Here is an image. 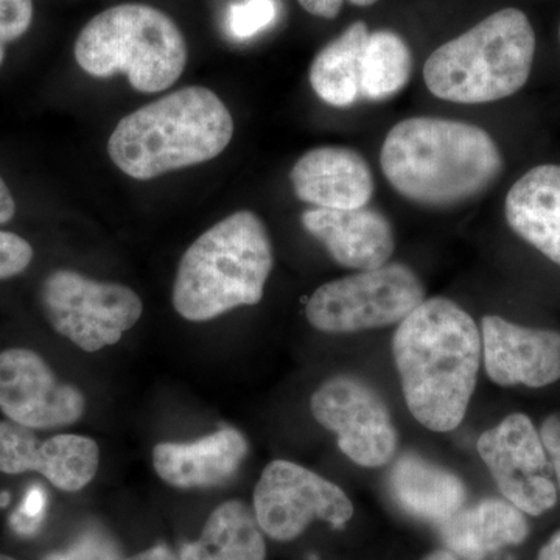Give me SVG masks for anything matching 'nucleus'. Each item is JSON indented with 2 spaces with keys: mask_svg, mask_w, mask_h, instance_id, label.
I'll use <instances>...</instances> for the list:
<instances>
[{
  "mask_svg": "<svg viewBox=\"0 0 560 560\" xmlns=\"http://www.w3.org/2000/svg\"><path fill=\"white\" fill-rule=\"evenodd\" d=\"M393 357L412 418L447 433L466 418L482 345L474 318L445 298L425 300L397 327Z\"/></svg>",
  "mask_w": 560,
  "mask_h": 560,
  "instance_id": "f257e3e1",
  "label": "nucleus"
},
{
  "mask_svg": "<svg viewBox=\"0 0 560 560\" xmlns=\"http://www.w3.org/2000/svg\"><path fill=\"white\" fill-rule=\"evenodd\" d=\"M383 175L401 197L423 208H455L500 178L503 154L488 131L466 121L411 117L390 128Z\"/></svg>",
  "mask_w": 560,
  "mask_h": 560,
  "instance_id": "f03ea898",
  "label": "nucleus"
},
{
  "mask_svg": "<svg viewBox=\"0 0 560 560\" xmlns=\"http://www.w3.org/2000/svg\"><path fill=\"white\" fill-rule=\"evenodd\" d=\"M234 136L226 105L208 88L190 86L128 114L110 135V161L149 180L223 153Z\"/></svg>",
  "mask_w": 560,
  "mask_h": 560,
  "instance_id": "7ed1b4c3",
  "label": "nucleus"
},
{
  "mask_svg": "<svg viewBox=\"0 0 560 560\" xmlns=\"http://www.w3.org/2000/svg\"><path fill=\"white\" fill-rule=\"evenodd\" d=\"M275 254L264 221L241 210L200 235L180 259L173 305L194 323L259 304Z\"/></svg>",
  "mask_w": 560,
  "mask_h": 560,
  "instance_id": "20e7f679",
  "label": "nucleus"
},
{
  "mask_svg": "<svg viewBox=\"0 0 560 560\" xmlns=\"http://www.w3.org/2000/svg\"><path fill=\"white\" fill-rule=\"evenodd\" d=\"M536 33L518 9L495 11L430 55L423 80L434 97L463 105L503 101L525 86Z\"/></svg>",
  "mask_w": 560,
  "mask_h": 560,
  "instance_id": "39448f33",
  "label": "nucleus"
},
{
  "mask_svg": "<svg viewBox=\"0 0 560 560\" xmlns=\"http://www.w3.org/2000/svg\"><path fill=\"white\" fill-rule=\"evenodd\" d=\"M80 68L95 79L124 73L136 91L156 94L183 75L187 44L161 10L121 3L88 22L75 43Z\"/></svg>",
  "mask_w": 560,
  "mask_h": 560,
  "instance_id": "423d86ee",
  "label": "nucleus"
},
{
  "mask_svg": "<svg viewBox=\"0 0 560 560\" xmlns=\"http://www.w3.org/2000/svg\"><path fill=\"white\" fill-rule=\"evenodd\" d=\"M425 301V287L404 264H386L320 285L305 316L324 334H355L400 324Z\"/></svg>",
  "mask_w": 560,
  "mask_h": 560,
  "instance_id": "0eeeda50",
  "label": "nucleus"
},
{
  "mask_svg": "<svg viewBox=\"0 0 560 560\" xmlns=\"http://www.w3.org/2000/svg\"><path fill=\"white\" fill-rule=\"evenodd\" d=\"M40 302L54 330L84 352L117 345L143 313L142 301L128 287L70 270L44 280Z\"/></svg>",
  "mask_w": 560,
  "mask_h": 560,
  "instance_id": "6e6552de",
  "label": "nucleus"
},
{
  "mask_svg": "<svg viewBox=\"0 0 560 560\" xmlns=\"http://www.w3.org/2000/svg\"><path fill=\"white\" fill-rule=\"evenodd\" d=\"M254 514L272 540L291 541L315 521L342 528L352 518L353 504L335 482L300 464L276 459L261 471L254 490Z\"/></svg>",
  "mask_w": 560,
  "mask_h": 560,
  "instance_id": "1a4fd4ad",
  "label": "nucleus"
},
{
  "mask_svg": "<svg viewBox=\"0 0 560 560\" xmlns=\"http://www.w3.org/2000/svg\"><path fill=\"white\" fill-rule=\"evenodd\" d=\"M311 411L357 466L374 469L396 456L399 434L388 405L370 383L353 375H335L313 393Z\"/></svg>",
  "mask_w": 560,
  "mask_h": 560,
  "instance_id": "9d476101",
  "label": "nucleus"
},
{
  "mask_svg": "<svg viewBox=\"0 0 560 560\" xmlns=\"http://www.w3.org/2000/svg\"><path fill=\"white\" fill-rule=\"evenodd\" d=\"M501 495L523 514L539 517L558 503L550 459L539 431L523 412H512L481 434L477 444Z\"/></svg>",
  "mask_w": 560,
  "mask_h": 560,
  "instance_id": "9b49d317",
  "label": "nucleus"
},
{
  "mask_svg": "<svg viewBox=\"0 0 560 560\" xmlns=\"http://www.w3.org/2000/svg\"><path fill=\"white\" fill-rule=\"evenodd\" d=\"M0 411L27 429H62L83 418L86 397L61 382L38 353L7 349L0 352Z\"/></svg>",
  "mask_w": 560,
  "mask_h": 560,
  "instance_id": "f8f14e48",
  "label": "nucleus"
},
{
  "mask_svg": "<svg viewBox=\"0 0 560 560\" xmlns=\"http://www.w3.org/2000/svg\"><path fill=\"white\" fill-rule=\"evenodd\" d=\"M101 466L97 442L81 434H55L39 440L35 430L11 420L0 422V471L9 475L36 471L55 488L79 492Z\"/></svg>",
  "mask_w": 560,
  "mask_h": 560,
  "instance_id": "ddd939ff",
  "label": "nucleus"
},
{
  "mask_svg": "<svg viewBox=\"0 0 560 560\" xmlns=\"http://www.w3.org/2000/svg\"><path fill=\"white\" fill-rule=\"evenodd\" d=\"M481 345L486 374L495 385L545 388L560 381V331L488 315L481 319Z\"/></svg>",
  "mask_w": 560,
  "mask_h": 560,
  "instance_id": "4468645a",
  "label": "nucleus"
},
{
  "mask_svg": "<svg viewBox=\"0 0 560 560\" xmlns=\"http://www.w3.org/2000/svg\"><path fill=\"white\" fill-rule=\"evenodd\" d=\"M302 226L323 243L331 259L349 270L366 271L388 264L396 237L381 210L368 208L337 210L308 209Z\"/></svg>",
  "mask_w": 560,
  "mask_h": 560,
  "instance_id": "2eb2a0df",
  "label": "nucleus"
},
{
  "mask_svg": "<svg viewBox=\"0 0 560 560\" xmlns=\"http://www.w3.org/2000/svg\"><path fill=\"white\" fill-rule=\"evenodd\" d=\"M298 200L320 209H359L374 195L368 161L346 147H318L302 154L290 172Z\"/></svg>",
  "mask_w": 560,
  "mask_h": 560,
  "instance_id": "dca6fc26",
  "label": "nucleus"
},
{
  "mask_svg": "<svg viewBox=\"0 0 560 560\" xmlns=\"http://www.w3.org/2000/svg\"><path fill=\"white\" fill-rule=\"evenodd\" d=\"M248 452L241 431L220 429L194 442H161L153 448V467L173 488H215L235 477Z\"/></svg>",
  "mask_w": 560,
  "mask_h": 560,
  "instance_id": "f3484780",
  "label": "nucleus"
},
{
  "mask_svg": "<svg viewBox=\"0 0 560 560\" xmlns=\"http://www.w3.org/2000/svg\"><path fill=\"white\" fill-rule=\"evenodd\" d=\"M504 213L518 237L560 267V165L526 172L508 191Z\"/></svg>",
  "mask_w": 560,
  "mask_h": 560,
  "instance_id": "a211bd4d",
  "label": "nucleus"
},
{
  "mask_svg": "<svg viewBox=\"0 0 560 560\" xmlns=\"http://www.w3.org/2000/svg\"><path fill=\"white\" fill-rule=\"evenodd\" d=\"M447 550L463 560H488L529 534L528 521L508 500L486 499L463 508L440 525Z\"/></svg>",
  "mask_w": 560,
  "mask_h": 560,
  "instance_id": "6ab92c4d",
  "label": "nucleus"
},
{
  "mask_svg": "<svg viewBox=\"0 0 560 560\" xmlns=\"http://www.w3.org/2000/svg\"><path fill=\"white\" fill-rule=\"evenodd\" d=\"M390 499L418 521L441 523L466 504L467 489L458 475L415 453H405L390 467Z\"/></svg>",
  "mask_w": 560,
  "mask_h": 560,
  "instance_id": "aec40b11",
  "label": "nucleus"
},
{
  "mask_svg": "<svg viewBox=\"0 0 560 560\" xmlns=\"http://www.w3.org/2000/svg\"><path fill=\"white\" fill-rule=\"evenodd\" d=\"M254 510L241 500L220 504L200 539L186 544L180 560H265L267 545Z\"/></svg>",
  "mask_w": 560,
  "mask_h": 560,
  "instance_id": "412c9836",
  "label": "nucleus"
},
{
  "mask_svg": "<svg viewBox=\"0 0 560 560\" xmlns=\"http://www.w3.org/2000/svg\"><path fill=\"white\" fill-rule=\"evenodd\" d=\"M364 22H355L319 50L311 66V84L320 101L349 108L361 101V60L370 38Z\"/></svg>",
  "mask_w": 560,
  "mask_h": 560,
  "instance_id": "4be33fe9",
  "label": "nucleus"
},
{
  "mask_svg": "<svg viewBox=\"0 0 560 560\" xmlns=\"http://www.w3.org/2000/svg\"><path fill=\"white\" fill-rule=\"evenodd\" d=\"M411 75L412 54L405 39L393 31L371 32L361 60V101H389Z\"/></svg>",
  "mask_w": 560,
  "mask_h": 560,
  "instance_id": "5701e85b",
  "label": "nucleus"
},
{
  "mask_svg": "<svg viewBox=\"0 0 560 560\" xmlns=\"http://www.w3.org/2000/svg\"><path fill=\"white\" fill-rule=\"evenodd\" d=\"M278 16L276 0H243L228 13V31L235 39H249L270 27Z\"/></svg>",
  "mask_w": 560,
  "mask_h": 560,
  "instance_id": "b1692460",
  "label": "nucleus"
},
{
  "mask_svg": "<svg viewBox=\"0 0 560 560\" xmlns=\"http://www.w3.org/2000/svg\"><path fill=\"white\" fill-rule=\"evenodd\" d=\"M43 560H121L119 545L101 528H88L66 550L49 552Z\"/></svg>",
  "mask_w": 560,
  "mask_h": 560,
  "instance_id": "393cba45",
  "label": "nucleus"
},
{
  "mask_svg": "<svg viewBox=\"0 0 560 560\" xmlns=\"http://www.w3.org/2000/svg\"><path fill=\"white\" fill-rule=\"evenodd\" d=\"M33 260L31 243L13 232L0 231V280L14 278L27 270Z\"/></svg>",
  "mask_w": 560,
  "mask_h": 560,
  "instance_id": "a878e982",
  "label": "nucleus"
},
{
  "mask_svg": "<svg viewBox=\"0 0 560 560\" xmlns=\"http://www.w3.org/2000/svg\"><path fill=\"white\" fill-rule=\"evenodd\" d=\"M32 20V0H0V44L7 46L21 38L31 27Z\"/></svg>",
  "mask_w": 560,
  "mask_h": 560,
  "instance_id": "bb28decb",
  "label": "nucleus"
},
{
  "mask_svg": "<svg viewBox=\"0 0 560 560\" xmlns=\"http://www.w3.org/2000/svg\"><path fill=\"white\" fill-rule=\"evenodd\" d=\"M44 510H46V495L39 488H33L24 504L11 517V526L22 536H32L39 528Z\"/></svg>",
  "mask_w": 560,
  "mask_h": 560,
  "instance_id": "cd10ccee",
  "label": "nucleus"
},
{
  "mask_svg": "<svg viewBox=\"0 0 560 560\" xmlns=\"http://www.w3.org/2000/svg\"><path fill=\"white\" fill-rule=\"evenodd\" d=\"M539 434L560 490V411L552 412L544 420Z\"/></svg>",
  "mask_w": 560,
  "mask_h": 560,
  "instance_id": "c85d7f7f",
  "label": "nucleus"
},
{
  "mask_svg": "<svg viewBox=\"0 0 560 560\" xmlns=\"http://www.w3.org/2000/svg\"><path fill=\"white\" fill-rule=\"evenodd\" d=\"M298 2L301 3L302 9L313 14V16L323 18V20H335L340 14L342 3L346 0H298ZM348 2L355 7H371L377 3L378 0H348Z\"/></svg>",
  "mask_w": 560,
  "mask_h": 560,
  "instance_id": "c756f323",
  "label": "nucleus"
},
{
  "mask_svg": "<svg viewBox=\"0 0 560 560\" xmlns=\"http://www.w3.org/2000/svg\"><path fill=\"white\" fill-rule=\"evenodd\" d=\"M14 213H16V205H14L13 195H11L5 180L0 176V224L13 220Z\"/></svg>",
  "mask_w": 560,
  "mask_h": 560,
  "instance_id": "7c9ffc66",
  "label": "nucleus"
},
{
  "mask_svg": "<svg viewBox=\"0 0 560 560\" xmlns=\"http://www.w3.org/2000/svg\"><path fill=\"white\" fill-rule=\"evenodd\" d=\"M121 560H180L178 556L175 555L171 550V548L165 547V545H158V547L150 548V550H145L142 552H138V555L131 556V558L121 559Z\"/></svg>",
  "mask_w": 560,
  "mask_h": 560,
  "instance_id": "2f4dec72",
  "label": "nucleus"
},
{
  "mask_svg": "<svg viewBox=\"0 0 560 560\" xmlns=\"http://www.w3.org/2000/svg\"><path fill=\"white\" fill-rule=\"evenodd\" d=\"M537 560H560V530L541 547Z\"/></svg>",
  "mask_w": 560,
  "mask_h": 560,
  "instance_id": "473e14b6",
  "label": "nucleus"
},
{
  "mask_svg": "<svg viewBox=\"0 0 560 560\" xmlns=\"http://www.w3.org/2000/svg\"><path fill=\"white\" fill-rule=\"evenodd\" d=\"M422 560H458V558L448 550H440L430 552V555L425 556Z\"/></svg>",
  "mask_w": 560,
  "mask_h": 560,
  "instance_id": "72a5a7b5",
  "label": "nucleus"
},
{
  "mask_svg": "<svg viewBox=\"0 0 560 560\" xmlns=\"http://www.w3.org/2000/svg\"><path fill=\"white\" fill-rule=\"evenodd\" d=\"M10 501V493L3 492L0 493V508H5Z\"/></svg>",
  "mask_w": 560,
  "mask_h": 560,
  "instance_id": "f704fd0d",
  "label": "nucleus"
},
{
  "mask_svg": "<svg viewBox=\"0 0 560 560\" xmlns=\"http://www.w3.org/2000/svg\"><path fill=\"white\" fill-rule=\"evenodd\" d=\"M3 58H5V46L0 44V65H2Z\"/></svg>",
  "mask_w": 560,
  "mask_h": 560,
  "instance_id": "c9c22d12",
  "label": "nucleus"
},
{
  "mask_svg": "<svg viewBox=\"0 0 560 560\" xmlns=\"http://www.w3.org/2000/svg\"><path fill=\"white\" fill-rule=\"evenodd\" d=\"M0 560H16V559L10 558V556L0 555Z\"/></svg>",
  "mask_w": 560,
  "mask_h": 560,
  "instance_id": "e433bc0d",
  "label": "nucleus"
},
{
  "mask_svg": "<svg viewBox=\"0 0 560 560\" xmlns=\"http://www.w3.org/2000/svg\"><path fill=\"white\" fill-rule=\"evenodd\" d=\"M559 38H560V27H559Z\"/></svg>",
  "mask_w": 560,
  "mask_h": 560,
  "instance_id": "4c0bfd02",
  "label": "nucleus"
}]
</instances>
